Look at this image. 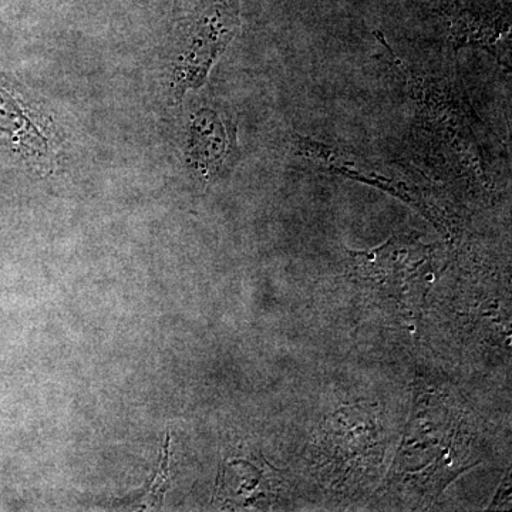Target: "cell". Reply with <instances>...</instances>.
Instances as JSON below:
<instances>
[{
	"label": "cell",
	"instance_id": "cell-3",
	"mask_svg": "<svg viewBox=\"0 0 512 512\" xmlns=\"http://www.w3.org/2000/svg\"><path fill=\"white\" fill-rule=\"evenodd\" d=\"M170 434H167L163 453H161L160 466H158L156 477L148 487L147 493L131 504V507L146 508V510H160L163 507L165 491L170 488Z\"/></svg>",
	"mask_w": 512,
	"mask_h": 512
},
{
	"label": "cell",
	"instance_id": "cell-1",
	"mask_svg": "<svg viewBox=\"0 0 512 512\" xmlns=\"http://www.w3.org/2000/svg\"><path fill=\"white\" fill-rule=\"evenodd\" d=\"M239 0H211L188 22L183 45L174 60L175 94L200 89L214 63L237 35Z\"/></svg>",
	"mask_w": 512,
	"mask_h": 512
},
{
	"label": "cell",
	"instance_id": "cell-2",
	"mask_svg": "<svg viewBox=\"0 0 512 512\" xmlns=\"http://www.w3.org/2000/svg\"><path fill=\"white\" fill-rule=\"evenodd\" d=\"M232 146V136L214 110L198 111L191 127L190 154L195 170L210 180L220 170Z\"/></svg>",
	"mask_w": 512,
	"mask_h": 512
}]
</instances>
